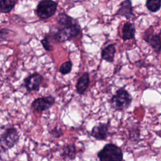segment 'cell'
<instances>
[{"instance_id": "1", "label": "cell", "mask_w": 161, "mask_h": 161, "mask_svg": "<svg viewBox=\"0 0 161 161\" xmlns=\"http://www.w3.org/2000/svg\"><path fill=\"white\" fill-rule=\"evenodd\" d=\"M56 22L57 25L52 27L47 34L51 41L62 43L77 36L80 32L78 21L64 13L58 14Z\"/></svg>"}, {"instance_id": "2", "label": "cell", "mask_w": 161, "mask_h": 161, "mask_svg": "<svg viewBox=\"0 0 161 161\" xmlns=\"http://www.w3.org/2000/svg\"><path fill=\"white\" fill-rule=\"evenodd\" d=\"M111 108L116 111H125L127 109L132 103V97L124 88L118 89L112 96L110 101Z\"/></svg>"}, {"instance_id": "3", "label": "cell", "mask_w": 161, "mask_h": 161, "mask_svg": "<svg viewBox=\"0 0 161 161\" xmlns=\"http://www.w3.org/2000/svg\"><path fill=\"white\" fill-rule=\"evenodd\" d=\"M19 140V133L14 126H8L1 131L0 146L1 152L7 151L14 147Z\"/></svg>"}, {"instance_id": "4", "label": "cell", "mask_w": 161, "mask_h": 161, "mask_svg": "<svg viewBox=\"0 0 161 161\" xmlns=\"http://www.w3.org/2000/svg\"><path fill=\"white\" fill-rule=\"evenodd\" d=\"M99 161H122L123 154L120 147L113 143H107L97 154Z\"/></svg>"}, {"instance_id": "5", "label": "cell", "mask_w": 161, "mask_h": 161, "mask_svg": "<svg viewBox=\"0 0 161 161\" xmlns=\"http://www.w3.org/2000/svg\"><path fill=\"white\" fill-rule=\"evenodd\" d=\"M57 6V3L53 0H41L36 6L35 13L40 18L48 19L55 13Z\"/></svg>"}, {"instance_id": "6", "label": "cell", "mask_w": 161, "mask_h": 161, "mask_svg": "<svg viewBox=\"0 0 161 161\" xmlns=\"http://www.w3.org/2000/svg\"><path fill=\"white\" fill-rule=\"evenodd\" d=\"M143 40L146 42L153 51L159 53L161 51V39L158 34L154 33L152 27L147 28L143 33Z\"/></svg>"}, {"instance_id": "7", "label": "cell", "mask_w": 161, "mask_h": 161, "mask_svg": "<svg viewBox=\"0 0 161 161\" xmlns=\"http://www.w3.org/2000/svg\"><path fill=\"white\" fill-rule=\"evenodd\" d=\"M55 103V97L52 96H43L35 99L31 103V108L37 112H43L52 108Z\"/></svg>"}, {"instance_id": "8", "label": "cell", "mask_w": 161, "mask_h": 161, "mask_svg": "<svg viewBox=\"0 0 161 161\" xmlns=\"http://www.w3.org/2000/svg\"><path fill=\"white\" fill-rule=\"evenodd\" d=\"M43 80V76L38 72H35L27 77L23 82L26 90L29 92L38 91Z\"/></svg>"}, {"instance_id": "9", "label": "cell", "mask_w": 161, "mask_h": 161, "mask_svg": "<svg viewBox=\"0 0 161 161\" xmlns=\"http://www.w3.org/2000/svg\"><path fill=\"white\" fill-rule=\"evenodd\" d=\"M109 127L108 123H99L92 127L90 135L97 140H105L108 136Z\"/></svg>"}, {"instance_id": "10", "label": "cell", "mask_w": 161, "mask_h": 161, "mask_svg": "<svg viewBox=\"0 0 161 161\" xmlns=\"http://www.w3.org/2000/svg\"><path fill=\"white\" fill-rule=\"evenodd\" d=\"M116 15L123 16L129 19L135 17L133 8L131 0H124L120 4L119 8L116 13Z\"/></svg>"}, {"instance_id": "11", "label": "cell", "mask_w": 161, "mask_h": 161, "mask_svg": "<svg viewBox=\"0 0 161 161\" xmlns=\"http://www.w3.org/2000/svg\"><path fill=\"white\" fill-rule=\"evenodd\" d=\"M60 155L64 160H73L76 155V147L74 144H66L60 148Z\"/></svg>"}, {"instance_id": "12", "label": "cell", "mask_w": 161, "mask_h": 161, "mask_svg": "<svg viewBox=\"0 0 161 161\" xmlns=\"http://www.w3.org/2000/svg\"><path fill=\"white\" fill-rule=\"evenodd\" d=\"M89 82H90V79H89V73L84 72L79 78L77 82V84L75 86L77 92L80 95L84 94L85 91L87 90V89L89 87Z\"/></svg>"}, {"instance_id": "13", "label": "cell", "mask_w": 161, "mask_h": 161, "mask_svg": "<svg viewBox=\"0 0 161 161\" xmlns=\"http://www.w3.org/2000/svg\"><path fill=\"white\" fill-rule=\"evenodd\" d=\"M135 26L131 22H126L122 28V38L124 41L133 39L135 36Z\"/></svg>"}, {"instance_id": "14", "label": "cell", "mask_w": 161, "mask_h": 161, "mask_svg": "<svg viewBox=\"0 0 161 161\" xmlns=\"http://www.w3.org/2000/svg\"><path fill=\"white\" fill-rule=\"evenodd\" d=\"M116 53L115 43L109 44L104 47L101 51V57L108 62L112 63L114 61V57Z\"/></svg>"}, {"instance_id": "15", "label": "cell", "mask_w": 161, "mask_h": 161, "mask_svg": "<svg viewBox=\"0 0 161 161\" xmlns=\"http://www.w3.org/2000/svg\"><path fill=\"white\" fill-rule=\"evenodd\" d=\"M14 0H1L0 1V11L2 13H10L15 6Z\"/></svg>"}, {"instance_id": "16", "label": "cell", "mask_w": 161, "mask_h": 161, "mask_svg": "<svg viewBox=\"0 0 161 161\" xmlns=\"http://www.w3.org/2000/svg\"><path fill=\"white\" fill-rule=\"evenodd\" d=\"M145 5L150 12L156 13L161 8V0H147Z\"/></svg>"}, {"instance_id": "17", "label": "cell", "mask_w": 161, "mask_h": 161, "mask_svg": "<svg viewBox=\"0 0 161 161\" xmlns=\"http://www.w3.org/2000/svg\"><path fill=\"white\" fill-rule=\"evenodd\" d=\"M72 63L70 60H68L67 62H64L59 68V72L62 75H67L69 74L72 70Z\"/></svg>"}, {"instance_id": "18", "label": "cell", "mask_w": 161, "mask_h": 161, "mask_svg": "<svg viewBox=\"0 0 161 161\" xmlns=\"http://www.w3.org/2000/svg\"><path fill=\"white\" fill-rule=\"evenodd\" d=\"M51 42H52L51 40L50 39V38L47 34L45 36V38L41 40V43H42L43 48L47 51H52L53 49V46L51 44L52 43Z\"/></svg>"}, {"instance_id": "19", "label": "cell", "mask_w": 161, "mask_h": 161, "mask_svg": "<svg viewBox=\"0 0 161 161\" xmlns=\"http://www.w3.org/2000/svg\"><path fill=\"white\" fill-rule=\"evenodd\" d=\"M50 135L54 138H59L63 135L62 130L58 127H54L50 131Z\"/></svg>"}]
</instances>
